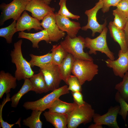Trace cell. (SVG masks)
<instances>
[{"instance_id":"cell-1","label":"cell","mask_w":128,"mask_h":128,"mask_svg":"<svg viewBox=\"0 0 128 128\" xmlns=\"http://www.w3.org/2000/svg\"><path fill=\"white\" fill-rule=\"evenodd\" d=\"M22 42V40L20 39L14 43V49L10 54L11 62L15 64L16 68L14 77L18 81L30 79L34 73L29 62L23 56L21 50Z\"/></svg>"},{"instance_id":"cell-2","label":"cell","mask_w":128,"mask_h":128,"mask_svg":"<svg viewBox=\"0 0 128 128\" xmlns=\"http://www.w3.org/2000/svg\"><path fill=\"white\" fill-rule=\"evenodd\" d=\"M74 102L73 108L67 114L68 128H76L81 124L85 125L90 122L95 114L94 110L90 104L86 102L79 106Z\"/></svg>"},{"instance_id":"cell-3","label":"cell","mask_w":128,"mask_h":128,"mask_svg":"<svg viewBox=\"0 0 128 128\" xmlns=\"http://www.w3.org/2000/svg\"><path fill=\"white\" fill-rule=\"evenodd\" d=\"M98 71V66L93 61L75 59L72 73L82 85L86 81L92 80Z\"/></svg>"},{"instance_id":"cell-4","label":"cell","mask_w":128,"mask_h":128,"mask_svg":"<svg viewBox=\"0 0 128 128\" xmlns=\"http://www.w3.org/2000/svg\"><path fill=\"white\" fill-rule=\"evenodd\" d=\"M85 38L79 36L72 38L67 35L60 44L68 53L72 55L75 59L93 61L89 53L85 52Z\"/></svg>"},{"instance_id":"cell-5","label":"cell","mask_w":128,"mask_h":128,"mask_svg":"<svg viewBox=\"0 0 128 128\" xmlns=\"http://www.w3.org/2000/svg\"><path fill=\"white\" fill-rule=\"evenodd\" d=\"M69 93L67 85H65L52 91L38 100L25 102L23 106L27 110H37L43 112L48 109L54 101L61 96Z\"/></svg>"},{"instance_id":"cell-6","label":"cell","mask_w":128,"mask_h":128,"mask_svg":"<svg viewBox=\"0 0 128 128\" xmlns=\"http://www.w3.org/2000/svg\"><path fill=\"white\" fill-rule=\"evenodd\" d=\"M108 29L105 27L97 37L94 39L88 37L85 38V47L89 49L88 53L96 55V51H99L105 54L109 59H115L114 54L109 48L106 41Z\"/></svg>"},{"instance_id":"cell-7","label":"cell","mask_w":128,"mask_h":128,"mask_svg":"<svg viewBox=\"0 0 128 128\" xmlns=\"http://www.w3.org/2000/svg\"><path fill=\"white\" fill-rule=\"evenodd\" d=\"M28 2L26 0H13L8 4L2 3L0 5L1 10L0 25L2 26L6 21L10 19L17 21L22 13L25 10Z\"/></svg>"},{"instance_id":"cell-8","label":"cell","mask_w":128,"mask_h":128,"mask_svg":"<svg viewBox=\"0 0 128 128\" xmlns=\"http://www.w3.org/2000/svg\"><path fill=\"white\" fill-rule=\"evenodd\" d=\"M103 4V0H99L93 8L86 10L85 12L88 17V22L86 25L81 27V29L84 31H86L88 29H91L92 37L95 36L96 32L101 33L107 25L106 20L103 24H101L98 23L97 20V13L98 10L102 8Z\"/></svg>"},{"instance_id":"cell-9","label":"cell","mask_w":128,"mask_h":128,"mask_svg":"<svg viewBox=\"0 0 128 128\" xmlns=\"http://www.w3.org/2000/svg\"><path fill=\"white\" fill-rule=\"evenodd\" d=\"M41 25L47 32L50 41L57 42L65 36L64 32L59 29L56 23L54 12L44 18L41 23Z\"/></svg>"},{"instance_id":"cell-10","label":"cell","mask_w":128,"mask_h":128,"mask_svg":"<svg viewBox=\"0 0 128 128\" xmlns=\"http://www.w3.org/2000/svg\"><path fill=\"white\" fill-rule=\"evenodd\" d=\"M25 10L31 12L32 17L39 20H42L46 15L55 11L45 0H31L27 4Z\"/></svg>"},{"instance_id":"cell-11","label":"cell","mask_w":128,"mask_h":128,"mask_svg":"<svg viewBox=\"0 0 128 128\" xmlns=\"http://www.w3.org/2000/svg\"><path fill=\"white\" fill-rule=\"evenodd\" d=\"M118 58L112 60L108 59L105 61L107 66L112 68L114 74L123 78L128 72V51L123 52L120 50L118 53Z\"/></svg>"},{"instance_id":"cell-12","label":"cell","mask_w":128,"mask_h":128,"mask_svg":"<svg viewBox=\"0 0 128 128\" xmlns=\"http://www.w3.org/2000/svg\"><path fill=\"white\" fill-rule=\"evenodd\" d=\"M120 106L111 107L105 114L101 115L95 114L93 118L94 123L101 125H105L110 127L119 128L117 122V118L120 110Z\"/></svg>"},{"instance_id":"cell-13","label":"cell","mask_w":128,"mask_h":128,"mask_svg":"<svg viewBox=\"0 0 128 128\" xmlns=\"http://www.w3.org/2000/svg\"><path fill=\"white\" fill-rule=\"evenodd\" d=\"M39 71L43 75L49 91H52L59 88L62 79L59 66L55 65L48 69H40Z\"/></svg>"},{"instance_id":"cell-14","label":"cell","mask_w":128,"mask_h":128,"mask_svg":"<svg viewBox=\"0 0 128 128\" xmlns=\"http://www.w3.org/2000/svg\"><path fill=\"white\" fill-rule=\"evenodd\" d=\"M56 23L61 30L66 32L67 35L72 38L76 37L79 30L81 29L78 22L70 20L69 19L62 16L57 12L55 13Z\"/></svg>"},{"instance_id":"cell-15","label":"cell","mask_w":128,"mask_h":128,"mask_svg":"<svg viewBox=\"0 0 128 128\" xmlns=\"http://www.w3.org/2000/svg\"><path fill=\"white\" fill-rule=\"evenodd\" d=\"M17 21L16 29L17 32L23 31L25 30L29 31L32 29L36 31L44 29L40 20L31 16L26 11H24Z\"/></svg>"},{"instance_id":"cell-16","label":"cell","mask_w":128,"mask_h":128,"mask_svg":"<svg viewBox=\"0 0 128 128\" xmlns=\"http://www.w3.org/2000/svg\"><path fill=\"white\" fill-rule=\"evenodd\" d=\"M17 79L15 77L8 72L3 70L0 72V99L4 94H8L11 89H14L17 86Z\"/></svg>"},{"instance_id":"cell-17","label":"cell","mask_w":128,"mask_h":128,"mask_svg":"<svg viewBox=\"0 0 128 128\" xmlns=\"http://www.w3.org/2000/svg\"><path fill=\"white\" fill-rule=\"evenodd\" d=\"M18 37L27 39L30 41L32 43V46L34 48H38L39 43L44 40L47 43L50 42L49 37L46 30L44 29L34 33H26L23 31L19 32Z\"/></svg>"},{"instance_id":"cell-18","label":"cell","mask_w":128,"mask_h":128,"mask_svg":"<svg viewBox=\"0 0 128 128\" xmlns=\"http://www.w3.org/2000/svg\"><path fill=\"white\" fill-rule=\"evenodd\" d=\"M108 27L111 37L114 41L118 43L120 50L123 53L128 51L124 30L116 26L112 21L110 22Z\"/></svg>"},{"instance_id":"cell-19","label":"cell","mask_w":128,"mask_h":128,"mask_svg":"<svg viewBox=\"0 0 128 128\" xmlns=\"http://www.w3.org/2000/svg\"><path fill=\"white\" fill-rule=\"evenodd\" d=\"M43 115L46 120L55 128H66L68 123L67 114L45 111Z\"/></svg>"},{"instance_id":"cell-20","label":"cell","mask_w":128,"mask_h":128,"mask_svg":"<svg viewBox=\"0 0 128 128\" xmlns=\"http://www.w3.org/2000/svg\"><path fill=\"white\" fill-rule=\"evenodd\" d=\"M31 59L29 61L31 67H38L41 69L50 68L54 66L52 62V53H48L42 55L38 56L31 54L29 55Z\"/></svg>"},{"instance_id":"cell-21","label":"cell","mask_w":128,"mask_h":128,"mask_svg":"<svg viewBox=\"0 0 128 128\" xmlns=\"http://www.w3.org/2000/svg\"><path fill=\"white\" fill-rule=\"evenodd\" d=\"M75 59L71 54L68 53L59 66L62 80L67 84V79L71 75Z\"/></svg>"},{"instance_id":"cell-22","label":"cell","mask_w":128,"mask_h":128,"mask_svg":"<svg viewBox=\"0 0 128 128\" xmlns=\"http://www.w3.org/2000/svg\"><path fill=\"white\" fill-rule=\"evenodd\" d=\"M34 74L30 79L33 87L32 91L41 94L49 91L43 75L41 72Z\"/></svg>"},{"instance_id":"cell-23","label":"cell","mask_w":128,"mask_h":128,"mask_svg":"<svg viewBox=\"0 0 128 128\" xmlns=\"http://www.w3.org/2000/svg\"><path fill=\"white\" fill-rule=\"evenodd\" d=\"M74 102L69 103L58 98L56 99L48 108V111L52 113L67 114L73 109Z\"/></svg>"},{"instance_id":"cell-24","label":"cell","mask_w":128,"mask_h":128,"mask_svg":"<svg viewBox=\"0 0 128 128\" xmlns=\"http://www.w3.org/2000/svg\"><path fill=\"white\" fill-rule=\"evenodd\" d=\"M32 91V86L29 79L26 78L24 79L23 84L20 90L11 98V107H16L21 98L28 92Z\"/></svg>"},{"instance_id":"cell-25","label":"cell","mask_w":128,"mask_h":128,"mask_svg":"<svg viewBox=\"0 0 128 128\" xmlns=\"http://www.w3.org/2000/svg\"><path fill=\"white\" fill-rule=\"evenodd\" d=\"M42 112L37 110H32L31 115L23 120V125L30 128H41L42 123L40 117Z\"/></svg>"},{"instance_id":"cell-26","label":"cell","mask_w":128,"mask_h":128,"mask_svg":"<svg viewBox=\"0 0 128 128\" xmlns=\"http://www.w3.org/2000/svg\"><path fill=\"white\" fill-rule=\"evenodd\" d=\"M51 51L52 63L55 65L59 66L68 54L60 44L53 45Z\"/></svg>"},{"instance_id":"cell-27","label":"cell","mask_w":128,"mask_h":128,"mask_svg":"<svg viewBox=\"0 0 128 128\" xmlns=\"http://www.w3.org/2000/svg\"><path fill=\"white\" fill-rule=\"evenodd\" d=\"M16 21L14 20L8 26L0 29V37L5 38L8 43L10 44L12 42L13 35L17 32L16 29Z\"/></svg>"},{"instance_id":"cell-28","label":"cell","mask_w":128,"mask_h":128,"mask_svg":"<svg viewBox=\"0 0 128 128\" xmlns=\"http://www.w3.org/2000/svg\"><path fill=\"white\" fill-rule=\"evenodd\" d=\"M122 78V81L116 84L115 88L121 97L127 101H128V72L125 74Z\"/></svg>"},{"instance_id":"cell-29","label":"cell","mask_w":128,"mask_h":128,"mask_svg":"<svg viewBox=\"0 0 128 128\" xmlns=\"http://www.w3.org/2000/svg\"><path fill=\"white\" fill-rule=\"evenodd\" d=\"M113 11V14L114 17L113 23L117 27L124 30L128 18L117 8Z\"/></svg>"},{"instance_id":"cell-30","label":"cell","mask_w":128,"mask_h":128,"mask_svg":"<svg viewBox=\"0 0 128 128\" xmlns=\"http://www.w3.org/2000/svg\"><path fill=\"white\" fill-rule=\"evenodd\" d=\"M67 0H60L59 3L60 8L58 12V14L62 16L69 19L78 20L80 18V16L72 14L67 8L66 2Z\"/></svg>"},{"instance_id":"cell-31","label":"cell","mask_w":128,"mask_h":128,"mask_svg":"<svg viewBox=\"0 0 128 128\" xmlns=\"http://www.w3.org/2000/svg\"><path fill=\"white\" fill-rule=\"evenodd\" d=\"M67 82L69 91L73 92L82 91V85L76 76L71 75L68 78Z\"/></svg>"},{"instance_id":"cell-32","label":"cell","mask_w":128,"mask_h":128,"mask_svg":"<svg viewBox=\"0 0 128 128\" xmlns=\"http://www.w3.org/2000/svg\"><path fill=\"white\" fill-rule=\"evenodd\" d=\"M116 101L119 103L120 107L119 114L122 117L123 119L125 122L128 114V104L120 96L117 91L115 95Z\"/></svg>"},{"instance_id":"cell-33","label":"cell","mask_w":128,"mask_h":128,"mask_svg":"<svg viewBox=\"0 0 128 128\" xmlns=\"http://www.w3.org/2000/svg\"><path fill=\"white\" fill-rule=\"evenodd\" d=\"M6 98L4 99L1 105H0V128H11L15 124H17L16 123L13 124H10L6 121H4L2 118V111L3 107L7 102L11 101V98H10V95L9 93L6 94Z\"/></svg>"},{"instance_id":"cell-34","label":"cell","mask_w":128,"mask_h":128,"mask_svg":"<svg viewBox=\"0 0 128 128\" xmlns=\"http://www.w3.org/2000/svg\"><path fill=\"white\" fill-rule=\"evenodd\" d=\"M122 0H103V4L101 10L105 13L108 11L111 6H116Z\"/></svg>"},{"instance_id":"cell-35","label":"cell","mask_w":128,"mask_h":128,"mask_svg":"<svg viewBox=\"0 0 128 128\" xmlns=\"http://www.w3.org/2000/svg\"><path fill=\"white\" fill-rule=\"evenodd\" d=\"M71 93L73 97L74 102L78 105L81 106L86 102L83 100V96L81 92L71 91Z\"/></svg>"},{"instance_id":"cell-36","label":"cell","mask_w":128,"mask_h":128,"mask_svg":"<svg viewBox=\"0 0 128 128\" xmlns=\"http://www.w3.org/2000/svg\"><path fill=\"white\" fill-rule=\"evenodd\" d=\"M117 8L121 11L128 18V0H122L116 6Z\"/></svg>"},{"instance_id":"cell-37","label":"cell","mask_w":128,"mask_h":128,"mask_svg":"<svg viewBox=\"0 0 128 128\" xmlns=\"http://www.w3.org/2000/svg\"><path fill=\"white\" fill-rule=\"evenodd\" d=\"M124 31L128 49V18Z\"/></svg>"},{"instance_id":"cell-38","label":"cell","mask_w":128,"mask_h":128,"mask_svg":"<svg viewBox=\"0 0 128 128\" xmlns=\"http://www.w3.org/2000/svg\"><path fill=\"white\" fill-rule=\"evenodd\" d=\"M89 128H103L102 125L96 123L92 124L88 127Z\"/></svg>"},{"instance_id":"cell-39","label":"cell","mask_w":128,"mask_h":128,"mask_svg":"<svg viewBox=\"0 0 128 128\" xmlns=\"http://www.w3.org/2000/svg\"><path fill=\"white\" fill-rule=\"evenodd\" d=\"M46 3L47 4L49 5L52 0H45Z\"/></svg>"},{"instance_id":"cell-40","label":"cell","mask_w":128,"mask_h":128,"mask_svg":"<svg viewBox=\"0 0 128 128\" xmlns=\"http://www.w3.org/2000/svg\"><path fill=\"white\" fill-rule=\"evenodd\" d=\"M27 1H30V0H26Z\"/></svg>"},{"instance_id":"cell-41","label":"cell","mask_w":128,"mask_h":128,"mask_svg":"<svg viewBox=\"0 0 128 128\" xmlns=\"http://www.w3.org/2000/svg\"></svg>"}]
</instances>
